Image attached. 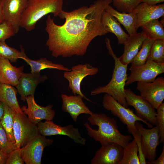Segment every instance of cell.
Wrapping results in <instances>:
<instances>
[{
  "label": "cell",
  "mask_w": 164,
  "mask_h": 164,
  "mask_svg": "<svg viewBox=\"0 0 164 164\" xmlns=\"http://www.w3.org/2000/svg\"><path fill=\"white\" fill-rule=\"evenodd\" d=\"M111 3V0H97L88 7L84 6L70 12L63 10L58 16L65 19L62 25H56L48 15L46 45L52 55L56 58L84 55L94 38L108 33L101 17L106 7Z\"/></svg>",
  "instance_id": "1"
},
{
  "label": "cell",
  "mask_w": 164,
  "mask_h": 164,
  "mask_svg": "<svg viewBox=\"0 0 164 164\" xmlns=\"http://www.w3.org/2000/svg\"><path fill=\"white\" fill-rule=\"evenodd\" d=\"M87 120L92 125L98 126L97 130L92 128L87 122L84 125L87 134L101 145L115 143L123 148L132 139L129 135L122 134L118 129L114 118H111L104 113H94L90 115Z\"/></svg>",
  "instance_id": "2"
},
{
  "label": "cell",
  "mask_w": 164,
  "mask_h": 164,
  "mask_svg": "<svg viewBox=\"0 0 164 164\" xmlns=\"http://www.w3.org/2000/svg\"><path fill=\"white\" fill-rule=\"evenodd\" d=\"M105 43L108 53L114 62L112 78L107 85L94 89L91 92V94L94 96L102 93L107 94L123 106L128 107L125 97V87L128 75L127 73L128 65L122 63L117 57L113 50L109 38H106Z\"/></svg>",
  "instance_id": "3"
},
{
  "label": "cell",
  "mask_w": 164,
  "mask_h": 164,
  "mask_svg": "<svg viewBox=\"0 0 164 164\" xmlns=\"http://www.w3.org/2000/svg\"><path fill=\"white\" fill-rule=\"evenodd\" d=\"M63 0H28L21 18L20 27L27 31L35 28L37 22L45 15L58 16L63 10Z\"/></svg>",
  "instance_id": "4"
},
{
  "label": "cell",
  "mask_w": 164,
  "mask_h": 164,
  "mask_svg": "<svg viewBox=\"0 0 164 164\" xmlns=\"http://www.w3.org/2000/svg\"><path fill=\"white\" fill-rule=\"evenodd\" d=\"M102 103L105 109L110 111L112 114L118 117L121 122L126 125L128 132L132 135L136 142H141V137L135 126L136 121L142 122L149 128L153 127L152 125L138 117L132 110L124 107L107 94L104 96Z\"/></svg>",
  "instance_id": "5"
},
{
  "label": "cell",
  "mask_w": 164,
  "mask_h": 164,
  "mask_svg": "<svg viewBox=\"0 0 164 164\" xmlns=\"http://www.w3.org/2000/svg\"><path fill=\"white\" fill-rule=\"evenodd\" d=\"M13 131L17 148L24 146L39 134L37 125L33 124L24 113L15 112Z\"/></svg>",
  "instance_id": "6"
},
{
  "label": "cell",
  "mask_w": 164,
  "mask_h": 164,
  "mask_svg": "<svg viewBox=\"0 0 164 164\" xmlns=\"http://www.w3.org/2000/svg\"><path fill=\"white\" fill-rule=\"evenodd\" d=\"M131 73L127 77L125 86L135 81H153L159 75L164 72V63H158L148 58L145 63L139 66H131Z\"/></svg>",
  "instance_id": "7"
},
{
  "label": "cell",
  "mask_w": 164,
  "mask_h": 164,
  "mask_svg": "<svg viewBox=\"0 0 164 164\" xmlns=\"http://www.w3.org/2000/svg\"><path fill=\"white\" fill-rule=\"evenodd\" d=\"M98 70L97 67H93L87 63L78 64L73 66L70 71H65L63 77L68 81V88L74 95H79L86 100L92 102L82 93L81 83L86 76L94 75Z\"/></svg>",
  "instance_id": "8"
},
{
  "label": "cell",
  "mask_w": 164,
  "mask_h": 164,
  "mask_svg": "<svg viewBox=\"0 0 164 164\" xmlns=\"http://www.w3.org/2000/svg\"><path fill=\"white\" fill-rule=\"evenodd\" d=\"M125 97L127 106L135 109V114L139 118L153 125H157L155 109L141 95L134 93L130 88L125 89Z\"/></svg>",
  "instance_id": "9"
},
{
  "label": "cell",
  "mask_w": 164,
  "mask_h": 164,
  "mask_svg": "<svg viewBox=\"0 0 164 164\" xmlns=\"http://www.w3.org/2000/svg\"><path fill=\"white\" fill-rule=\"evenodd\" d=\"M135 125L141 135V147L145 159L148 161L154 160L157 156L156 148L159 144L160 136L158 126L146 128L139 121L136 122Z\"/></svg>",
  "instance_id": "10"
},
{
  "label": "cell",
  "mask_w": 164,
  "mask_h": 164,
  "mask_svg": "<svg viewBox=\"0 0 164 164\" xmlns=\"http://www.w3.org/2000/svg\"><path fill=\"white\" fill-rule=\"evenodd\" d=\"M53 139L39 134L21 148L22 157L26 164H41L43 150L53 144Z\"/></svg>",
  "instance_id": "11"
},
{
  "label": "cell",
  "mask_w": 164,
  "mask_h": 164,
  "mask_svg": "<svg viewBox=\"0 0 164 164\" xmlns=\"http://www.w3.org/2000/svg\"><path fill=\"white\" fill-rule=\"evenodd\" d=\"M137 89L140 95L155 109L163 103L164 99V78L160 77L152 82L137 81Z\"/></svg>",
  "instance_id": "12"
},
{
  "label": "cell",
  "mask_w": 164,
  "mask_h": 164,
  "mask_svg": "<svg viewBox=\"0 0 164 164\" xmlns=\"http://www.w3.org/2000/svg\"><path fill=\"white\" fill-rule=\"evenodd\" d=\"M39 133L44 136L62 135L68 136L77 143L85 145L86 139L83 137L78 128L72 124L64 126L56 125L52 120L40 121L37 125Z\"/></svg>",
  "instance_id": "13"
},
{
  "label": "cell",
  "mask_w": 164,
  "mask_h": 164,
  "mask_svg": "<svg viewBox=\"0 0 164 164\" xmlns=\"http://www.w3.org/2000/svg\"><path fill=\"white\" fill-rule=\"evenodd\" d=\"M27 107L23 106L21 108L22 111L27 115L29 120L37 125L43 120H52L54 118L55 112L52 109L53 105L50 104L45 107L38 104L35 101L34 95H29L26 98Z\"/></svg>",
  "instance_id": "14"
},
{
  "label": "cell",
  "mask_w": 164,
  "mask_h": 164,
  "mask_svg": "<svg viewBox=\"0 0 164 164\" xmlns=\"http://www.w3.org/2000/svg\"><path fill=\"white\" fill-rule=\"evenodd\" d=\"M123 148L112 143L101 145L91 160V164H118L123 157Z\"/></svg>",
  "instance_id": "15"
},
{
  "label": "cell",
  "mask_w": 164,
  "mask_h": 164,
  "mask_svg": "<svg viewBox=\"0 0 164 164\" xmlns=\"http://www.w3.org/2000/svg\"><path fill=\"white\" fill-rule=\"evenodd\" d=\"M28 0H2L5 20L13 26L15 33L19 32L22 15Z\"/></svg>",
  "instance_id": "16"
},
{
  "label": "cell",
  "mask_w": 164,
  "mask_h": 164,
  "mask_svg": "<svg viewBox=\"0 0 164 164\" xmlns=\"http://www.w3.org/2000/svg\"><path fill=\"white\" fill-rule=\"evenodd\" d=\"M47 79L46 75H41L40 73L23 72L19 78V83L15 87L21 100L25 102L27 97L34 95L38 85Z\"/></svg>",
  "instance_id": "17"
},
{
  "label": "cell",
  "mask_w": 164,
  "mask_h": 164,
  "mask_svg": "<svg viewBox=\"0 0 164 164\" xmlns=\"http://www.w3.org/2000/svg\"><path fill=\"white\" fill-rule=\"evenodd\" d=\"M61 97L62 102V110L68 113L75 122L80 115L84 114L91 115L93 113L86 105L83 97L79 95L68 96L63 94Z\"/></svg>",
  "instance_id": "18"
},
{
  "label": "cell",
  "mask_w": 164,
  "mask_h": 164,
  "mask_svg": "<svg viewBox=\"0 0 164 164\" xmlns=\"http://www.w3.org/2000/svg\"><path fill=\"white\" fill-rule=\"evenodd\" d=\"M137 13V29L149 22L164 15V4L150 5L142 2L133 9Z\"/></svg>",
  "instance_id": "19"
},
{
  "label": "cell",
  "mask_w": 164,
  "mask_h": 164,
  "mask_svg": "<svg viewBox=\"0 0 164 164\" xmlns=\"http://www.w3.org/2000/svg\"><path fill=\"white\" fill-rule=\"evenodd\" d=\"M147 38L142 31L129 36L123 44V53L118 58L121 62L127 65L131 63L140 49L144 41Z\"/></svg>",
  "instance_id": "20"
},
{
  "label": "cell",
  "mask_w": 164,
  "mask_h": 164,
  "mask_svg": "<svg viewBox=\"0 0 164 164\" xmlns=\"http://www.w3.org/2000/svg\"><path fill=\"white\" fill-rule=\"evenodd\" d=\"M24 66H14L8 60L0 58V82L15 87L23 73Z\"/></svg>",
  "instance_id": "21"
},
{
  "label": "cell",
  "mask_w": 164,
  "mask_h": 164,
  "mask_svg": "<svg viewBox=\"0 0 164 164\" xmlns=\"http://www.w3.org/2000/svg\"><path fill=\"white\" fill-rule=\"evenodd\" d=\"M105 10L114 17L118 22L124 27L129 36L137 33V15L133 10L127 13L120 12L113 8L110 5Z\"/></svg>",
  "instance_id": "22"
},
{
  "label": "cell",
  "mask_w": 164,
  "mask_h": 164,
  "mask_svg": "<svg viewBox=\"0 0 164 164\" xmlns=\"http://www.w3.org/2000/svg\"><path fill=\"white\" fill-rule=\"evenodd\" d=\"M20 49L19 59L24 60L29 65L31 73H39L41 70L46 68L57 69L64 71H70L71 70V69H69L63 65L54 63L46 58H40L36 60L31 59L27 56L24 48L21 45Z\"/></svg>",
  "instance_id": "23"
},
{
  "label": "cell",
  "mask_w": 164,
  "mask_h": 164,
  "mask_svg": "<svg viewBox=\"0 0 164 164\" xmlns=\"http://www.w3.org/2000/svg\"><path fill=\"white\" fill-rule=\"evenodd\" d=\"M101 22L107 33L114 34L118 39V44H123L129 35L124 30L116 18L104 10L102 13Z\"/></svg>",
  "instance_id": "24"
},
{
  "label": "cell",
  "mask_w": 164,
  "mask_h": 164,
  "mask_svg": "<svg viewBox=\"0 0 164 164\" xmlns=\"http://www.w3.org/2000/svg\"><path fill=\"white\" fill-rule=\"evenodd\" d=\"M14 87L0 82V101L16 112L23 114L16 97L17 90Z\"/></svg>",
  "instance_id": "25"
},
{
  "label": "cell",
  "mask_w": 164,
  "mask_h": 164,
  "mask_svg": "<svg viewBox=\"0 0 164 164\" xmlns=\"http://www.w3.org/2000/svg\"><path fill=\"white\" fill-rule=\"evenodd\" d=\"M160 21L154 19L141 26L147 38L154 40H164V16Z\"/></svg>",
  "instance_id": "26"
},
{
  "label": "cell",
  "mask_w": 164,
  "mask_h": 164,
  "mask_svg": "<svg viewBox=\"0 0 164 164\" xmlns=\"http://www.w3.org/2000/svg\"><path fill=\"white\" fill-rule=\"evenodd\" d=\"M138 146L135 138L123 148V157L118 164H140Z\"/></svg>",
  "instance_id": "27"
},
{
  "label": "cell",
  "mask_w": 164,
  "mask_h": 164,
  "mask_svg": "<svg viewBox=\"0 0 164 164\" xmlns=\"http://www.w3.org/2000/svg\"><path fill=\"white\" fill-rule=\"evenodd\" d=\"M4 104V114L0 121L9 140L16 145L13 131V117L15 111L5 104Z\"/></svg>",
  "instance_id": "28"
},
{
  "label": "cell",
  "mask_w": 164,
  "mask_h": 164,
  "mask_svg": "<svg viewBox=\"0 0 164 164\" xmlns=\"http://www.w3.org/2000/svg\"><path fill=\"white\" fill-rule=\"evenodd\" d=\"M155 40L147 38L131 62V66H139L145 64L149 56L151 48Z\"/></svg>",
  "instance_id": "29"
},
{
  "label": "cell",
  "mask_w": 164,
  "mask_h": 164,
  "mask_svg": "<svg viewBox=\"0 0 164 164\" xmlns=\"http://www.w3.org/2000/svg\"><path fill=\"white\" fill-rule=\"evenodd\" d=\"M20 51L9 46L5 41H0V58L9 60L11 62L15 63L19 59Z\"/></svg>",
  "instance_id": "30"
},
{
  "label": "cell",
  "mask_w": 164,
  "mask_h": 164,
  "mask_svg": "<svg viewBox=\"0 0 164 164\" xmlns=\"http://www.w3.org/2000/svg\"><path fill=\"white\" fill-rule=\"evenodd\" d=\"M149 58L158 63H164V40L154 41Z\"/></svg>",
  "instance_id": "31"
},
{
  "label": "cell",
  "mask_w": 164,
  "mask_h": 164,
  "mask_svg": "<svg viewBox=\"0 0 164 164\" xmlns=\"http://www.w3.org/2000/svg\"><path fill=\"white\" fill-rule=\"evenodd\" d=\"M118 11L128 13L132 12L142 0H111Z\"/></svg>",
  "instance_id": "32"
},
{
  "label": "cell",
  "mask_w": 164,
  "mask_h": 164,
  "mask_svg": "<svg viewBox=\"0 0 164 164\" xmlns=\"http://www.w3.org/2000/svg\"><path fill=\"white\" fill-rule=\"evenodd\" d=\"M17 148L16 146L9 140L0 121V149L8 154Z\"/></svg>",
  "instance_id": "33"
},
{
  "label": "cell",
  "mask_w": 164,
  "mask_h": 164,
  "mask_svg": "<svg viewBox=\"0 0 164 164\" xmlns=\"http://www.w3.org/2000/svg\"><path fill=\"white\" fill-rule=\"evenodd\" d=\"M156 120L160 136L159 144L164 142V103L156 109Z\"/></svg>",
  "instance_id": "34"
},
{
  "label": "cell",
  "mask_w": 164,
  "mask_h": 164,
  "mask_svg": "<svg viewBox=\"0 0 164 164\" xmlns=\"http://www.w3.org/2000/svg\"><path fill=\"white\" fill-rule=\"evenodd\" d=\"M15 34L13 26L8 22L4 20L0 24V41H5Z\"/></svg>",
  "instance_id": "35"
},
{
  "label": "cell",
  "mask_w": 164,
  "mask_h": 164,
  "mask_svg": "<svg viewBox=\"0 0 164 164\" xmlns=\"http://www.w3.org/2000/svg\"><path fill=\"white\" fill-rule=\"evenodd\" d=\"M24 163L21 155V148H17L8 154L6 164H24Z\"/></svg>",
  "instance_id": "36"
},
{
  "label": "cell",
  "mask_w": 164,
  "mask_h": 164,
  "mask_svg": "<svg viewBox=\"0 0 164 164\" xmlns=\"http://www.w3.org/2000/svg\"><path fill=\"white\" fill-rule=\"evenodd\" d=\"M146 163L148 164H164V145L163 144L161 154L156 159L152 161H146Z\"/></svg>",
  "instance_id": "37"
},
{
  "label": "cell",
  "mask_w": 164,
  "mask_h": 164,
  "mask_svg": "<svg viewBox=\"0 0 164 164\" xmlns=\"http://www.w3.org/2000/svg\"><path fill=\"white\" fill-rule=\"evenodd\" d=\"M8 155L0 149V164H6Z\"/></svg>",
  "instance_id": "38"
},
{
  "label": "cell",
  "mask_w": 164,
  "mask_h": 164,
  "mask_svg": "<svg viewBox=\"0 0 164 164\" xmlns=\"http://www.w3.org/2000/svg\"><path fill=\"white\" fill-rule=\"evenodd\" d=\"M164 0H142V2L146 3L150 5H155L163 2Z\"/></svg>",
  "instance_id": "39"
},
{
  "label": "cell",
  "mask_w": 164,
  "mask_h": 164,
  "mask_svg": "<svg viewBox=\"0 0 164 164\" xmlns=\"http://www.w3.org/2000/svg\"><path fill=\"white\" fill-rule=\"evenodd\" d=\"M2 0H0V24L5 20V17L3 11Z\"/></svg>",
  "instance_id": "40"
},
{
  "label": "cell",
  "mask_w": 164,
  "mask_h": 164,
  "mask_svg": "<svg viewBox=\"0 0 164 164\" xmlns=\"http://www.w3.org/2000/svg\"><path fill=\"white\" fill-rule=\"evenodd\" d=\"M4 113V103L0 101V121L2 119Z\"/></svg>",
  "instance_id": "41"
}]
</instances>
